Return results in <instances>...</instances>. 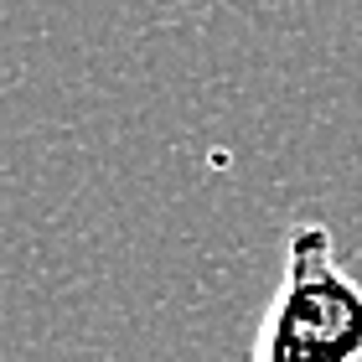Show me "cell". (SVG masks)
<instances>
[{"mask_svg":"<svg viewBox=\"0 0 362 362\" xmlns=\"http://www.w3.org/2000/svg\"><path fill=\"white\" fill-rule=\"evenodd\" d=\"M254 362H362V279L337 264L326 223H295Z\"/></svg>","mask_w":362,"mask_h":362,"instance_id":"obj_1","label":"cell"}]
</instances>
